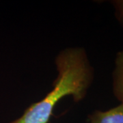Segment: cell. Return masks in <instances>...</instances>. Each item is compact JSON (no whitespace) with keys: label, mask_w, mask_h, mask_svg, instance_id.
Masks as SVG:
<instances>
[{"label":"cell","mask_w":123,"mask_h":123,"mask_svg":"<svg viewBox=\"0 0 123 123\" xmlns=\"http://www.w3.org/2000/svg\"><path fill=\"white\" fill-rule=\"evenodd\" d=\"M55 64L58 74L53 89L10 123H49L55 107L64 97L70 96L75 103L85 98L94 79V69L86 50L78 47L64 49L55 57Z\"/></svg>","instance_id":"obj_1"},{"label":"cell","mask_w":123,"mask_h":123,"mask_svg":"<svg viewBox=\"0 0 123 123\" xmlns=\"http://www.w3.org/2000/svg\"><path fill=\"white\" fill-rule=\"evenodd\" d=\"M89 123H123V103L106 111L95 110L88 116Z\"/></svg>","instance_id":"obj_2"},{"label":"cell","mask_w":123,"mask_h":123,"mask_svg":"<svg viewBox=\"0 0 123 123\" xmlns=\"http://www.w3.org/2000/svg\"><path fill=\"white\" fill-rule=\"evenodd\" d=\"M112 91L117 100L123 103V49L117 52L112 73Z\"/></svg>","instance_id":"obj_3"},{"label":"cell","mask_w":123,"mask_h":123,"mask_svg":"<svg viewBox=\"0 0 123 123\" xmlns=\"http://www.w3.org/2000/svg\"><path fill=\"white\" fill-rule=\"evenodd\" d=\"M110 2L114 8L116 18L123 28V0H112Z\"/></svg>","instance_id":"obj_4"}]
</instances>
